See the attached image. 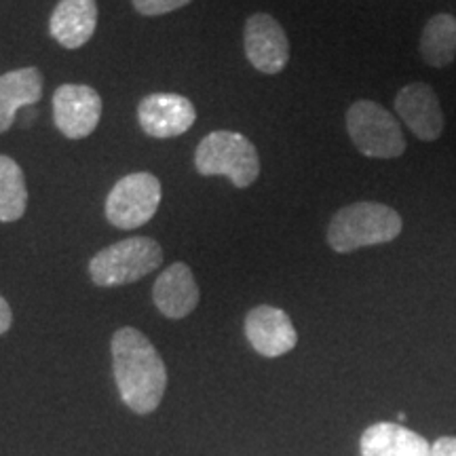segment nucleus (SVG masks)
<instances>
[{
	"label": "nucleus",
	"instance_id": "f257e3e1",
	"mask_svg": "<svg viewBox=\"0 0 456 456\" xmlns=\"http://www.w3.org/2000/svg\"><path fill=\"white\" fill-rule=\"evenodd\" d=\"M110 349L123 403L135 414H151L167 389V370L155 345L140 330L121 328L112 336Z\"/></svg>",
	"mask_w": 456,
	"mask_h": 456
},
{
	"label": "nucleus",
	"instance_id": "f03ea898",
	"mask_svg": "<svg viewBox=\"0 0 456 456\" xmlns=\"http://www.w3.org/2000/svg\"><path fill=\"white\" fill-rule=\"evenodd\" d=\"M402 228V216L389 205L359 201L334 214L328 226V243L336 254H351L370 245L393 241Z\"/></svg>",
	"mask_w": 456,
	"mask_h": 456
},
{
	"label": "nucleus",
	"instance_id": "7ed1b4c3",
	"mask_svg": "<svg viewBox=\"0 0 456 456\" xmlns=\"http://www.w3.org/2000/svg\"><path fill=\"white\" fill-rule=\"evenodd\" d=\"M201 175H226L237 188L252 186L260 175V157L252 140L237 131H214L205 135L195 152Z\"/></svg>",
	"mask_w": 456,
	"mask_h": 456
},
{
	"label": "nucleus",
	"instance_id": "20e7f679",
	"mask_svg": "<svg viewBox=\"0 0 456 456\" xmlns=\"http://www.w3.org/2000/svg\"><path fill=\"white\" fill-rule=\"evenodd\" d=\"M163 265V249L151 237H129L104 248L89 262V275L100 288L140 281Z\"/></svg>",
	"mask_w": 456,
	"mask_h": 456
},
{
	"label": "nucleus",
	"instance_id": "39448f33",
	"mask_svg": "<svg viewBox=\"0 0 456 456\" xmlns=\"http://www.w3.org/2000/svg\"><path fill=\"white\" fill-rule=\"evenodd\" d=\"M346 131L362 155L397 159L406 152V138L393 112L370 100H359L346 110Z\"/></svg>",
	"mask_w": 456,
	"mask_h": 456
},
{
	"label": "nucleus",
	"instance_id": "423d86ee",
	"mask_svg": "<svg viewBox=\"0 0 456 456\" xmlns=\"http://www.w3.org/2000/svg\"><path fill=\"white\" fill-rule=\"evenodd\" d=\"M161 203V182L152 174L138 171L125 175L112 186L106 199V218L123 231L144 226L157 214Z\"/></svg>",
	"mask_w": 456,
	"mask_h": 456
},
{
	"label": "nucleus",
	"instance_id": "0eeeda50",
	"mask_svg": "<svg viewBox=\"0 0 456 456\" xmlns=\"http://www.w3.org/2000/svg\"><path fill=\"white\" fill-rule=\"evenodd\" d=\"M102 117V98L87 85L66 83L53 94L55 127L70 140H83L94 134Z\"/></svg>",
	"mask_w": 456,
	"mask_h": 456
},
{
	"label": "nucleus",
	"instance_id": "6e6552de",
	"mask_svg": "<svg viewBox=\"0 0 456 456\" xmlns=\"http://www.w3.org/2000/svg\"><path fill=\"white\" fill-rule=\"evenodd\" d=\"M245 55L262 74H279L289 61L288 34L275 17L254 13L243 32Z\"/></svg>",
	"mask_w": 456,
	"mask_h": 456
},
{
	"label": "nucleus",
	"instance_id": "1a4fd4ad",
	"mask_svg": "<svg viewBox=\"0 0 456 456\" xmlns=\"http://www.w3.org/2000/svg\"><path fill=\"white\" fill-rule=\"evenodd\" d=\"M138 121L146 135L167 140L186 134L197 121V110L184 95L152 94L140 102Z\"/></svg>",
	"mask_w": 456,
	"mask_h": 456
},
{
	"label": "nucleus",
	"instance_id": "9d476101",
	"mask_svg": "<svg viewBox=\"0 0 456 456\" xmlns=\"http://www.w3.org/2000/svg\"><path fill=\"white\" fill-rule=\"evenodd\" d=\"M395 112L419 140L436 142L444 134V112L437 94L427 83H410L395 95Z\"/></svg>",
	"mask_w": 456,
	"mask_h": 456
},
{
	"label": "nucleus",
	"instance_id": "9b49d317",
	"mask_svg": "<svg viewBox=\"0 0 456 456\" xmlns=\"http://www.w3.org/2000/svg\"><path fill=\"white\" fill-rule=\"evenodd\" d=\"M245 336L262 357H281L298 342V332L288 313L269 305H260L248 313Z\"/></svg>",
	"mask_w": 456,
	"mask_h": 456
},
{
	"label": "nucleus",
	"instance_id": "f8f14e48",
	"mask_svg": "<svg viewBox=\"0 0 456 456\" xmlns=\"http://www.w3.org/2000/svg\"><path fill=\"white\" fill-rule=\"evenodd\" d=\"M152 300L157 309L169 319H184L197 309L199 288L191 266L175 262L165 269L152 288Z\"/></svg>",
	"mask_w": 456,
	"mask_h": 456
},
{
	"label": "nucleus",
	"instance_id": "ddd939ff",
	"mask_svg": "<svg viewBox=\"0 0 456 456\" xmlns=\"http://www.w3.org/2000/svg\"><path fill=\"white\" fill-rule=\"evenodd\" d=\"M98 28L95 0H60L49 20V32L61 47L81 49Z\"/></svg>",
	"mask_w": 456,
	"mask_h": 456
},
{
	"label": "nucleus",
	"instance_id": "4468645a",
	"mask_svg": "<svg viewBox=\"0 0 456 456\" xmlns=\"http://www.w3.org/2000/svg\"><path fill=\"white\" fill-rule=\"evenodd\" d=\"M359 456H431V444L399 423H376L362 433Z\"/></svg>",
	"mask_w": 456,
	"mask_h": 456
},
{
	"label": "nucleus",
	"instance_id": "2eb2a0df",
	"mask_svg": "<svg viewBox=\"0 0 456 456\" xmlns=\"http://www.w3.org/2000/svg\"><path fill=\"white\" fill-rule=\"evenodd\" d=\"M43 98V74L38 68H20L0 77V134L11 129L20 108Z\"/></svg>",
	"mask_w": 456,
	"mask_h": 456
},
{
	"label": "nucleus",
	"instance_id": "dca6fc26",
	"mask_svg": "<svg viewBox=\"0 0 456 456\" xmlns=\"http://www.w3.org/2000/svg\"><path fill=\"white\" fill-rule=\"evenodd\" d=\"M419 53L431 68H446L456 55V17L437 13L427 21L419 41Z\"/></svg>",
	"mask_w": 456,
	"mask_h": 456
},
{
	"label": "nucleus",
	"instance_id": "f3484780",
	"mask_svg": "<svg viewBox=\"0 0 456 456\" xmlns=\"http://www.w3.org/2000/svg\"><path fill=\"white\" fill-rule=\"evenodd\" d=\"M28 188L24 171L11 157L0 155V222H15L26 214Z\"/></svg>",
	"mask_w": 456,
	"mask_h": 456
},
{
	"label": "nucleus",
	"instance_id": "a211bd4d",
	"mask_svg": "<svg viewBox=\"0 0 456 456\" xmlns=\"http://www.w3.org/2000/svg\"><path fill=\"white\" fill-rule=\"evenodd\" d=\"M188 3H192V0H134V7L142 15L157 17L186 7Z\"/></svg>",
	"mask_w": 456,
	"mask_h": 456
},
{
	"label": "nucleus",
	"instance_id": "6ab92c4d",
	"mask_svg": "<svg viewBox=\"0 0 456 456\" xmlns=\"http://www.w3.org/2000/svg\"><path fill=\"white\" fill-rule=\"evenodd\" d=\"M431 456H456V437H437V442L431 446Z\"/></svg>",
	"mask_w": 456,
	"mask_h": 456
},
{
	"label": "nucleus",
	"instance_id": "aec40b11",
	"mask_svg": "<svg viewBox=\"0 0 456 456\" xmlns=\"http://www.w3.org/2000/svg\"><path fill=\"white\" fill-rule=\"evenodd\" d=\"M13 323V313H11L9 302L0 296V334H4Z\"/></svg>",
	"mask_w": 456,
	"mask_h": 456
}]
</instances>
